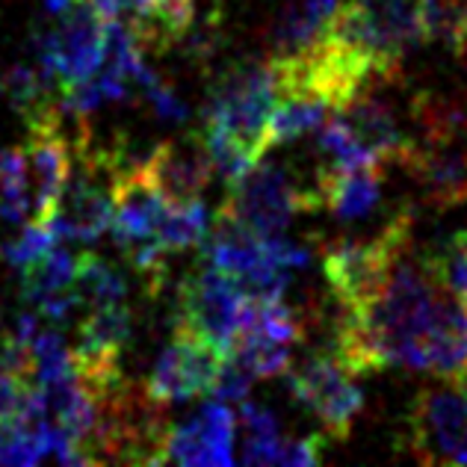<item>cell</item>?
<instances>
[{
	"instance_id": "cell-1",
	"label": "cell",
	"mask_w": 467,
	"mask_h": 467,
	"mask_svg": "<svg viewBox=\"0 0 467 467\" xmlns=\"http://www.w3.org/2000/svg\"><path fill=\"white\" fill-rule=\"evenodd\" d=\"M409 254L370 299L343 308L335 358L352 376L402 364L438 379L467 367V299L441 285L423 257Z\"/></svg>"
},
{
	"instance_id": "cell-2",
	"label": "cell",
	"mask_w": 467,
	"mask_h": 467,
	"mask_svg": "<svg viewBox=\"0 0 467 467\" xmlns=\"http://www.w3.org/2000/svg\"><path fill=\"white\" fill-rule=\"evenodd\" d=\"M278 101L269 66H240L216 83L204 109L202 142L231 181L269 151V116Z\"/></svg>"
},
{
	"instance_id": "cell-3",
	"label": "cell",
	"mask_w": 467,
	"mask_h": 467,
	"mask_svg": "<svg viewBox=\"0 0 467 467\" xmlns=\"http://www.w3.org/2000/svg\"><path fill=\"white\" fill-rule=\"evenodd\" d=\"M326 27L370 59L382 83L397 80L409 51L423 42L409 0H343Z\"/></svg>"
},
{
	"instance_id": "cell-4",
	"label": "cell",
	"mask_w": 467,
	"mask_h": 467,
	"mask_svg": "<svg viewBox=\"0 0 467 467\" xmlns=\"http://www.w3.org/2000/svg\"><path fill=\"white\" fill-rule=\"evenodd\" d=\"M299 211H317L314 187L264 157L243 175L231 178L219 216H228L261 237H278Z\"/></svg>"
},
{
	"instance_id": "cell-5",
	"label": "cell",
	"mask_w": 467,
	"mask_h": 467,
	"mask_svg": "<svg viewBox=\"0 0 467 467\" xmlns=\"http://www.w3.org/2000/svg\"><path fill=\"white\" fill-rule=\"evenodd\" d=\"M405 447L420 464H467V370L417 390L405 417Z\"/></svg>"
},
{
	"instance_id": "cell-6",
	"label": "cell",
	"mask_w": 467,
	"mask_h": 467,
	"mask_svg": "<svg viewBox=\"0 0 467 467\" xmlns=\"http://www.w3.org/2000/svg\"><path fill=\"white\" fill-rule=\"evenodd\" d=\"M411 213L400 211L370 240H337L326 245L323 273L340 308L361 305L382 287L393 264L411 249Z\"/></svg>"
},
{
	"instance_id": "cell-7",
	"label": "cell",
	"mask_w": 467,
	"mask_h": 467,
	"mask_svg": "<svg viewBox=\"0 0 467 467\" xmlns=\"http://www.w3.org/2000/svg\"><path fill=\"white\" fill-rule=\"evenodd\" d=\"M59 16L63 18L57 27L39 39V68L59 86V92H66L101 68L109 18L92 0H71Z\"/></svg>"
},
{
	"instance_id": "cell-8",
	"label": "cell",
	"mask_w": 467,
	"mask_h": 467,
	"mask_svg": "<svg viewBox=\"0 0 467 467\" xmlns=\"http://www.w3.org/2000/svg\"><path fill=\"white\" fill-rule=\"evenodd\" d=\"M296 402L314 411L331 441L349 438L352 423L364 409V393L352 382V373L335 355H314L287 370Z\"/></svg>"
},
{
	"instance_id": "cell-9",
	"label": "cell",
	"mask_w": 467,
	"mask_h": 467,
	"mask_svg": "<svg viewBox=\"0 0 467 467\" xmlns=\"http://www.w3.org/2000/svg\"><path fill=\"white\" fill-rule=\"evenodd\" d=\"M178 302V326L195 331L228 355L245 314V296L237 281L213 266H204L181 285Z\"/></svg>"
},
{
	"instance_id": "cell-10",
	"label": "cell",
	"mask_w": 467,
	"mask_h": 467,
	"mask_svg": "<svg viewBox=\"0 0 467 467\" xmlns=\"http://www.w3.org/2000/svg\"><path fill=\"white\" fill-rule=\"evenodd\" d=\"M225 355L213 343H207L190 328L175 326V337L157 358L149 382L142 388L160 405L211 397Z\"/></svg>"
},
{
	"instance_id": "cell-11",
	"label": "cell",
	"mask_w": 467,
	"mask_h": 467,
	"mask_svg": "<svg viewBox=\"0 0 467 467\" xmlns=\"http://www.w3.org/2000/svg\"><path fill=\"white\" fill-rule=\"evenodd\" d=\"M27 157V187H30V228H45L54 223L57 207L75 171V142L66 137L63 119L47 125L27 128L24 142Z\"/></svg>"
},
{
	"instance_id": "cell-12",
	"label": "cell",
	"mask_w": 467,
	"mask_h": 467,
	"mask_svg": "<svg viewBox=\"0 0 467 467\" xmlns=\"http://www.w3.org/2000/svg\"><path fill=\"white\" fill-rule=\"evenodd\" d=\"M145 181L163 195L169 204L202 202V192L213 178V160L207 154L202 137L181 142H160L140 163Z\"/></svg>"
},
{
	"instance_id": "cell-13",
	"label": "cell",
	"mask_w": 467,
	"mask_h": 467,
	"mask_svg": "<svg viewBox=\"0 0 467 467\" xmlns=\"http://www.w3.org/2000/svg\"><path fill=\"white\" fill-rule=\"evenodd\" d=\"M234 411L228 402H207L187 423L166 435V462L171 464H234Z\"/></svg>"
},
{
	"instance_id": "cell-14",
	"label": "cell",
	"mask_w": 467,
	"mask_h": 467,
	"mask_svg": "<svg viewBox=\"0 0 467 467\" xmlns=\"http://www.w3.org/2000/svg\"><path fill=\"white\" fill-rule=\"evenodd\" d=\"M335 113L352 133V140L367 157V163H405V157L411 151V140L400 130L397 116H393L388 101H382L373 89H364L358 98H352L347 107L335 109Z\"/></svg>"
},
{
	"instance_id": "cell-15",
	"label": "cell",
	"mask_w": 467,
	"mask_h": 467,
	"mask_svg": "<svg viewBox=\"0 0 467 467\" xmlns=\"http://www.w3.org/2000/svg\"><path fill=\"white\" fill-rule=\"evenodd\" d=\"M337 6L340 0H287L273 24L275 57L305 51L311 42H317Z\"/></svg>"
},
{
	"instance_id": "cell-16",
	"label": "cell",
	"mask_w": 467,
	"mask_h": 467,
	"mask_svg": "<svg viewBox=\"0 0 467 467\" xmlns=\"http://www.w3.org/2000/svg\"><path fill=\"white\" fill-rule=\"evenodd\" d=\"M423 42H441L467 59V0H414Z\"/></svg>"
},
{
	"instance_id": "cell-17",
	"label": "cell",
	"mask_w": 467,
	"mask_h": 467,
	"mask_svg": "<svg viewBox=\"0 0 467 467\" xmlns=\"http://www.w3.org/2000/svg\"><path fill=\"white\" fill-rule=\"evenodd\" d=\"M71 293H75L78 308L89 311V308H98V305L121 302L128 287L113 264H107L104 257H98L95 252H83L78 254V264H75V285H71Z\"/></svg>"
},
{
	"instance_id": "cell-18",
	"label": "cell",
	"mask_w": 467,
	"mask_h": 467,
	"mask_svg": "<svg viewBox=\"0 0 467 467\" xmlns=\"http://www.w3.org/2000/svg\"><path fill=\"white\" fill-rule=\"evenodd\" d=\"M331 107L311 101V98H278L273 107V116H269V149L275 145L293 142L299 137H308V133H317L319 125L328 119Z\"/></svg>"
},
{
	"instance_id": "cell-19",
	"label": "cell",
	"mask_w": 467,
	"mask_h": 467,
	"mask_svg": "<svg viewBox=\"0 0 467 467\" xmlns=\"http://www.w3.org/2000/svg\"><path fill=\"white\" fill-rule=\"evenodd\" d=\"M240 423H243V459L249 464H275L281 444H285V432H281L275 414L243 400Z\"/></svg>"
},
{
	"instance_id": "cell-20",
	"label": "cell",
	"mask_w": 467,
	"mask_h": 467,
	"mask_svg": "<svg viewBox=\"0 0 467 467\" xmlns=\"http://www.w3.org/2000/svg\"><path fill=\"white\" fill-rule=\"evenodd\" d=\"M30 219V187L24 145L0 151V223L27 225Z\"/></svg>"
},
{
	"instance_id": "cell-21",
	"label": "cell",
	"mask_w": 467,
	"mask_h": 467,
	"mask_svg": "<svg viewBox=\"0 0 467 467\" xmlns=\"http://www.w3.org/2000/svg\"><path fill=\"white\" fill-rule=\"evenodd\" d=\"M207 237V211L202 202L187 204H169L163 216V228H160V243L163 249L171 252H187L202 245Z\"/></svg>"
},
{
	"instance_id": "cell-22",
	"label": "cell",
	"mask_w": 467,
	"mask_h": 467,
	"mask_svg": "<svg viewBox=\"0 0 467 467\" xmlns=\"http://www.w3.org/2000/svg\"><path fill=\"white\" fill-rule=\"evenodd\" d=\"M423 264L447 290L467 299V231L452 234V240L441 252L423 254Z\"/></svg>"
},
{
	"instance_id": "cell-23",
	"label": "cell",
	"mask_w": 467,
	"mask_h": 467,
	"mask_svg": "<svg viewBox=\"0 0 467 467\" xmlns=\"http://www.w3.org/2000/svg\"><path fill=\"white\" fill-rule=\"evenodd\" d=\"M57 243H63V237L57 234L54 223L45 225V228H30L27 225V231H24L16 243L4 245V249H0V254H4L12 266H21L24 269V266H30L33 261H39L45 252H51Z\"/></svg>"
},
{
	"instance_id": "cell-24",
	"label": "cell",
	"mask_w": 467,
	"mask_h": 467,
	"mask_svg": "<svg viewBox=\"0 0 467 467\" xmlns=\"http://www.w3.org/2000/svg\"><path fill=\"white\" fill-rule=\"evenodd\" d=\"M319 462H323V438L311 435V438H285L275 464L311 467V464H319Z\"/></svg>"
},
{
	"instance_id": "cell-25",
	"label": "cell",
	"mask_w": 467,
	"mask_h": 467,
	"mask_svg": "<svg viewBox=\"0 0 467 467\" xmlns=\"http://www.w3.org/2000/svg\"><path fill=\"white\" fill-rule=\"evenodd\" d=\"M45 4H47V9L57 12V16H59V12H63V9L71 4V0H45Z\"/></svg>"
},
{
	"instance_id": "cell-26",
	"label": "cell",
	"mask_w": 467,
	"mask_h": 467,
	"mask_svg": "<svg viewBox=\"0 0 467 467\" xmlns=\"http://www.w3.org/2000/svg\"><path fill=\"white\" fill-rule=\"evenodd\" d=\"M464 63H467V59H464Z\"/></svg>"
}]
</instances>
